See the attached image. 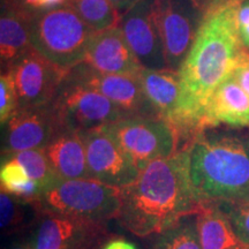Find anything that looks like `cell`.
Instances as JSON below:
<instances>
[{
  "instance_id": "obj_7",
  "label": "cell",
  "mask_w": 249,
  "mask_h": 249,
  "mask_svg": "<svg viewBox=\"0 0 249 249\" xmlns=\"http://www.w3.org/2000/svg\"><path fill=\"white\" fill-rule=\"evenodd\" d=\"M152 12L167 68L179 71L194 44L204 13L192 0H154Z\"/></svg>"
},
{
  "instance_id": "obj_29",
  "label": "cell",
  "mask_w": 249,
  "mask_h": 249,
  "mask_svg": "<svg viewBox=\"0 0 249 249\" xmlns=\"http://www.w3.org/2000/svg\"><path fill=\"white\" fill-rule=\"evenodd\" d=\"M5 6H11L18 9V11H22L24 13L34 15L39 13V0H11L8 5Z\"/></svg>"
},
{
  "instance_id": "obj_23",
  "label": "cell",
  "mask_w": 249,
  "mask_h": 249,
  "mask_svg": "<svg viewBox=\"0 0 249 249\" xmlns=\"http://www.w3.org/2000/svg\"><path fill=\"white\" fill-rule=\"evenodd\" d=\"M4 157H13L22 165L28 176L37 183L42 195L61 180L50 163L45 149L20 151L13 155L4 156Z\"/></svg>"
},
{
  "instance_id": "obj_27",
  "label": "cell",
  "mask_w": 249,
  "mask_h": 249,
  "mask_svg": "<svg viewBox=\"0 0 249 249\" xmlns=\"http://www.w3.org/2000/svg\"><path fill=\"white\" fill-rule=\"evenodd\" d=\"M18 108V96L13 76L6 71L0 76V123L5 124Z\"/></svg>"
},
{
  "instance_id": "obj_12",
  "label": "cell",
  "mask_w": 249,
  "mask_h": 249,
  "mask_svg": "<svg viewBox=\"0 0 249 249\" xmlns=\"http://www.w3.org/2000/svg\"><path fill=\"white\" fill-rule=\"evenodd\" d=\"M79 133L86 147L90 178L120 188L135 181L140 170L105 126Z\"/></svg>"
},
{
  "instance_id": "obj_21",
  "label": "cell",
  "mask_w": 249,
  "mask_h": 249,
  "mask_svg": "<svg viewBox=\"0 0 249 249\" xmlns=\"http://www.w3.org/2000/svg\"><path fill=\"white\" fill-rule=\"evenodd\" d=\"M36 214H43L39 201H26L8 193H0V225L5 235L23 231L35 220Z\"/></svg>"
},
{
  "instance_id": "obj_5",
  "label": "cell",
  "mask_w": 249,
  "mask_h": 249,
  "mask_svg": "<svg viewBox=\"0 0 249 249\" xmlns=\"http://www.w3.org/2000/svg\"><path fill=\"white\" fill-rule=\"evenodd\" d=\"M123 204V188L92 178L60 180L39 200L43 214L105 222L117 219Z\"/></svg>"
},
{
  "instance_id": "obj_26",
  "label": "cell",
  "mask_w": 249,
  "mask_h": 249,
  "mask_svg": "<svg viewBox=\"0 0 249 249\" xmlns=\"http://www.w3.org/2000/svg\"><path fill=\"white\" fill-rule=\"evenodd\" d=\"M217 205L229 218L244 249H249V197Z\"/></svg>"
},
{
  "instance_id": "obj_9",
  "label": "cell",
  "mask_w": 249,
  "mask_h": 249,
  "mask_svg": "<svg viewBox=\"0 0 249 249\" xmlns=\"http://www.w3.org/2000/svg\"><path fill=\"white\" fill-rule=\"evenodd\" d=\"M7 71L13 76L18 107L51 104L70 73L33 48L12 62Z\"/></svg>"
},
{
  "instance_id": "obj_30",
  "label": "cell",
  "mask_w": 249,
  "mask_h": 249,
  "mask_svg": "<svg viewBox=\"0 0 249 249\" xmlns=\"http://www.w3.org/2000/svg\"><path fill=\"white\" fill-rule=\"evenodd\" d=\"M233 76L235 77V80L238 81L239 85L241 86V88L245 90L249 97V59L235 68V71H233Z\"/></svg>"
},
{
  "instance_id": "obj_33",
  "label": "cell",
  "mask_w": 249,
  "mask_h": 249,
  "mask_svg": "<svg viewBox=\"0 0 249 249\" xmlns=\"http://www.w3.org/2000/svg\"><path fill=\"white\" fill-rule=\"evenodd\" d=\"M70 2V0H39V11H45V9L59 7Z\"/></svg>"
},
{
  "instance_id": "obj_17",
  "label": "cell",
  "mask_w": 249,
  "mask_h": 249,
  "mask_svg": "<svg viewBox=\"0 0 249 249\" xmlns=\"http://www.w3.org/2000/svg\"><path fill=\"white\" fill-rule=\"evenodd\" d=\"M142 90L158 117L171 123L181 99V80L178 71L171 68H142L138 74Z\"/></svg>"
},
{
  "instance_id": "obj_15",
  "label": "cell",
  "mask_w": 249,
  "mask_h": 249,
  "mask_svg": "<svg viewBox=\"0 0 249 249\" xmlns=\"http://www.w3.org/2000/svg\"><path fill=\"white\" fill-rule=\"evenodd\" d=\"M83 64L102 74L118 75H138L143 68L119 26L96 31Z\"/></svg>"
},
{
  "instance_id": "obj_11",
  "label": "cell",
  "mask_w": 249,
  "mask_h": 249,
  "mask_svg": "<svg viewBox=\"0 0 249 249\" xmlns=\"http://www.w3.org/2000/svg\"><path fill=\"white\" fill-rule=\"evenodd\" d=\"M2 157L20 151L45 149L67 129L53 103L36 107H18L5 124Z\"/></svg>"
},
{
  "instance_id": "obj_25",
  "label": "cell",
  "mask_w": 249,
  "mask_h": 249,
  "mask_svg": "<svg viewBox=\"0 0 249 249\" xmlns=\"http://www.w3.org/2000/svg\"><path fill=\"white\" fill-rule=\"evenodd\" d=\"M152 249H202L196 219L187 217L156 235Z\"/></svg>"
},
{
  "instance_id": "obj_19",
  "label": "cell",
  "mask_w": 249,
  "mask_h": 249,
  "mask_svg": "<svg viewBox=\"0 0 249 249\" xmlns=\"http://www.w3.org/2000/svg\"><path fill=\"white\" fill-rule=\"evenodd\" d=\"M33 17L22 11L2 6L0 18V57L2 64L12 62L31 49L30 23Z\"/></svg>"
},
{
  "instance_id": "obj_36",
  "label": "cell",
  "mask_w": 249,
  "mask_h": 249,
  "mask_svg": "<svg viewBox=\"0 0 249 249\" xmlns=\"http://www.w3.org/2000/svg\"><path fill=\"white\" fill-rule=\"evenodd\" d=\"M9 1H11V0H1V2H2V5H8L9 4Z\"/></svg>"
},
{
  "instance_id": "obj_28",
  "label": "cell",
  "mask_w": 249,
  "mask_h": 249,
  "mask_svg": "<svg viewBox=\"0 0 249 249\" xmlns=\"http://www.w3.org/2000/svg\"><path fill=\"white\" fill-rule=\"evenodd\" d=\"M236 22L242 44L249 51V0H244L239 4Z\"/></svg>"
},
{
  "instance_id": "obj_6",
  "label": "cell",
  "mask_w": 249,
  "mask_h": 249,
  "mask_svg": "<svg viewBox=\"0 0 249 249\" xmlns=\"http://www.w3.org/2000/svg\"><path fill=\"white\" fill-rule=\"evenodd\" d=\"M105 128L140 171L151 161L170 157L178 151L176 132L161 118H124Z\"/></svg>"
},
{
  "instance_id": "obj_3",
  "label": "cell",
  "mask_w": 249,
  "mask_h": 249,
  "mask_svg": "<svg viewBox=\"0 0 249 249\" xmlns=\"http://www.w3.org/2000/svg\"><path fill=\"white\" fill-rule=\"evenodd\" d=\"M188 156L192 186L202 205L249 197V140L201 133Z\"/></svg>"
},
{
  "instance_id": "obj_4",
  "label": "cell",
  "mask_w": 249,
  "mask_h": 249,
  "mask_svg": "<svg viewBox=\"0 0 249 249\" xmlns=\"http://www.w3.org/2000/svg\"><path fill=\"white\" fill-rule=\"evenodd\" d=\"M95 33L67 2L34 15L30 44L50 61L70 71L85 60Z\"/></svg>"
},
{
  "instance_id": "obj_32",
  "label": "cell",
  "mask_w": 249,
  "mask_h": 249,
  "mask_svg": "<svg viewBox=\"0 0 249 249\" xmlns=\"http://www.w3.org/2000/svg\"><path fill=\"white\" fill-rule=\"evenodd\" d=\"M110 1L114 6V8L117 9L118 13L123 17L129 8H132L134 5H136L141 0H110Z\"/></svg>"
},
{
  "instance_id": "obj_18",
  "label": "cell",
  "mask_w": 249,
  "mask_h": 249,
  "mask_svg": "<svg viewBox=\"0 0 249 249\" xmlns=\"http://www.w3.org/2000/svg\"><path fill=\"white\" fill-rule=\"evenodd\" d=\"M45 152L61 180L90 178L85 143L76 130L65 129L49 143Z\"/></svg>"
},
{
  "instance_id": "obj_2",
  "label": "cell",
  "mask_w": 249,
  "mask_h": 249,
  "mask_svg": "<svg viewBox=\"0 0 249 249\" xmlns=\"http://www.w3.org/2000/svg\"><path fill=\"white\" fill-rule=\"evenodd\" d=\"M188 148L149 163L134 182L123 188L117 220L140 238L157 235L197 214L203 205L196 198L189 177Z\"/></svg>"
},
{
  "instance_id": "obj_1",
  "label": "cell",
  "mask_w": 249,
  "mask_h": 249,
  "mask_svg": "<svg viewBox=\"0 0 249 249\" xmlns=\"http://www.w3.org/2000/svg\"><path fill=\"white\" fill-rule=\"evenodd\" d=\"M241 0H223L204 13L191 51L179 70L180 107L171 127L178 139L192 142L200 135L204 110L216 89L236 67L249 59L238 31L236 13Z\"/></svg>"
},
{
  "instance_id": "obj_24",
  "label": "cell",
  "mask_w": 249,
  "mask_h": 249,
  "mask_svg": "<svg viewBox=\"0 0 249 249\" xmlns=\"http://www.w3.org/2000/svg\"><path fill=\"white\" fill-rule=\"evenodd\" d=\"M70 4L93 31L119 26L121 15L110 0H70Z\"/></svg>"
},
{
  "instance_id": "obj_34",
  "label": "cell",
  "mask_w": 249,
  "mask_h": 249,
  "mask_svg": "<svg viewBox=\"0 0 249 249\" xmlns=\"http://www.w3.org/2000/svg\"><path fill=\"white\" fill-rule=\"evenodd\" d=\"M192 1L194 2L197 7H200L202 11H204L205 13L211 6H213L214 4H218V2L223 1V0H192Z\"/></svg>"
},
{
  "instance_id": "obj_8",
  "label": "cell",
  "mask_w": 249,
  "mask_h": 249,
  "mask_svg": "<svg viewBox=\"0 0 249 249\" xmlns=\"http://www.w3.org/2000/svg\"><path fill=\"white\" fill-rule=\"evenodd\" d=\"M53 103L67 129L85 132L107 126L126 114L107 97L73 81H64Z\"/></svg>"
},
{
  "instance_id": "obj_22",
  "label": "cell",
  "mask_w": 249,
  "mask_h": 249,
  "mask_svg": "<svg viewBox=\"0 0 249 249\" xmlns=\"http://www.w3.org/2000/svg\"><path fill=\"white\" fill-rule=\"evenodd\" d=\"M1 191L26 201L38 202L42 192L27 171L13 157H2L0 169Z\"/></svg>"
},
{
  "instance_id": "obj_20",
  "label": "cell",
  "mask_w": 249,
  "mask_h": 249,
  "mask_svg": "<svg viewBox=\"0 0 249 249\" xmlns=\"http://www.w3.org/2000/svg\"><path fill=\"white\" fill-rule=\"evenodd\" d=\"M202 249H244L229 218L217 204L203 205L196 214Z\"/></svg>"
},
{
  "instance_id": "obj_35",
  "label": "cell",
  "mask_w": 249,
  "mask_h": 249,
  "mask_svg": "<svg viewBox=\"0 0 249 249\" xmlns=\"http://www.w3.org/2000/svg\"><path fill=\"white\" fill-rule=\"evenodd\" d=\"M6 249H33L31 247V242L30 241H17L13 242L9 247H7Z\"/></svg>"
},
{
  "instance_id": "obj_31",
  "label": "cell",
  "mask_w": 249,
  "mask_h": 249,
  "mask_svg": "<svg viewBox=\"0 0 249 249\" xmlns=\"http://www.w3.org/2000/svg\"><path fill=\"white\" fill-rule=\"evenodd\" d=\"M101 249H138V247L133 242L124 240V239L114 238L105 242Z\"/></svg>"
},
{
  "instance_id": "obj_10",
  "label": "cell",
  "mask_w": 249,
  "mask_h": 249,
  "mask_svg": "<svg viewBox=\"0 0 249 249\" xmlns=\"http://www.w3.org/2000/svg\"><path fill=\"white\" fill-rule=\"evenodd\" d=\"M107 240L105 222L46 213L30 242L33 249H101Z\"/></svg>"
},
{
  "instance_id": "obj_13",
  "label": "cell",
  "mask_w": 249,
  "mask_h": 249,
  "mask_svg": "<svg viewBox=\"0 0 249 249\" xmlns=\"http://www.w3.org/2000/svg\"><path fill=\"white\" fill-rule=\"evenodd\" d=\"M67 79L101 92L113 102L127 118L158 117L143 92L139 75L102 74L82 62L70 71Z\"/></svg>"
},
{
  "instance_id": "obj_14",
  "label": "cell",
  "mask_w": 249,
  "mask_h": 249,
  "mask_svg": "<svg viewBox=\"0 0 249 249\" xmlns=\"http://www.w3.org/2000/svg\"><path fill=\"white\" fill-rule=\"evenodd\" d=\"M154 0H141L120 18L119 27L143 68H167L164 48L156 26Z\"/></svg>"
},
{
  "instance_id": "obj_16",
  "label": "cell",
  "mask_w": 249,
  "mask_h": 249,
  "mask_svg": "<svg viewBox=\"0 0 249 249\" xmlns=\"http://www.w3.org/2000/svg\"><path fill=\"white\" fill-rule=\"evenodd\" d=\"M220 124L249 127V97L233 74L216 89L204 110V128Z\"/></svg>"
}]
</instances>
